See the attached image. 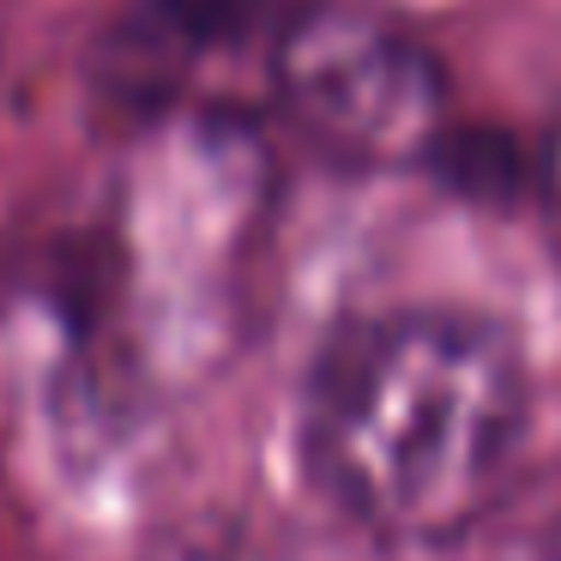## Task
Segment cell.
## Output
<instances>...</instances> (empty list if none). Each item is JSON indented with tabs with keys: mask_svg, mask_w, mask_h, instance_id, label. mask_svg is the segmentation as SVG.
Instances as JSON below:
<instances>
[{
	"mask_svg": "<svg viewBox=\"0 0 561 561\" xmlns=\"http://www.w3.org/2000/svg\"><path fill=\"white\" fill-rule=\"evenodd\" d=\"M525 411V363L501 327L453 308L363 314L308 368L302 465L356 531L447 543L513 489Z\"/></svg>",
	"mask_w": 561,
	"mask_h": 561,
	"instance_id": "cell-1",
	"label": "cell"
},
{
	"mask_svg": "<svg viewBox=\"0 0 561 561\" xmlns=\"http://www.w3.org/2000/svg\"><path fill=\"white\" fill-rule=\"evenodd\" d=\"M531 187H537V206H543L549 236H556V248H561V122L549 127L543 151H537V163H531Z\"/></svg>",
	"mask_w": 561,
	"mask_h": 561,
	"instance_id": "cell-5",
	"label": "cell"
},
{
	"mask_svg": "<svg viewBox=\"0 0 561 561\" xmlns=\"http://www.w3.org/2000/svg\"><path fill=\"white\" fill-rule=\"evenodd\" d=\"M254 218L260 158L236 127H158L110 182L79 320L127 375H194L236 314Z\"/></svg>",
	"mask_w": 561,
	"mask_h": 561,
	"instance_id": "cell-2",
	"label": "cell"
},
{
	"mask_svg": "<svg viewBox=\"0 0 561 561\" xmlns=\"http://www.w3.org/2000/svg\"><path fill=\"white\" fill-rule=\"evenodd\" d=\"M477 531L483 561H561V471L513 477Z\"/></svg>",
	"mask_w": 561,
	"mask_h": 561,
	"instance_id": "cell-4",
	"label": "cell"
},
{
	"mask_svg": "<svg viewBox=\"0 0 561 561\" xmlns=\"http://www.w3.org/2000/svg\"><path fill=\"white\" fill-rule=\"evenodd\" d=\"M272 91L320 151L368 170L435 163L453 134L435 55L411 31L356 7L296 13L272 43Z\"/></svg>",
	"mask_w": 561,
	"mask_h": 561,
	"instance_id": "cell-3",
	"label": "cell"
}]
</instances>
